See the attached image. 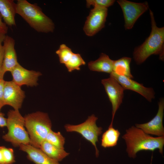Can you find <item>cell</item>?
Wrapping results in <instances>:
<instances>
[{
    "label": "cell",
    "mask_w": 164,
    "mask_h": 164,
    "mask_svg": "<svg viewBox=\"0 0 164 164\" xmlns=\"http://www.w3.org/2000/svg\"><path fill=\"white\" fill-rule=\"evenodd\" d=\"M122 138L126 144V152L131 158H135L137 153L142 151L153 152L158 149L160 153L163 154L164 136L153 137L132 126L126 130Z\"/></svg>",
    "instance_id": "obj_1"
},
{
    "label": "cell",
    "mask_w": 164,
    "mask_h": 164,
    "mask_svg": "<svg viewBox=\"0 0 164 164\" xmlns=\"http://www.w3.org/2000/svg\"><path fill=\"white\" fill-rule=\"evenodd\" d=\"M152 29L149 37L140 46L136 47L133 57L138 65L143 63L151 55H159V59H164V27L156 25L154 14L149 9Z\"/></svg>",
    "instance_id": "obj_2"
},
{
    "label": "cell",
    "mask_w": 164,
    "mask_h": 164,
    "mask_svg": "<svg viewBox=\"0 0 164 164\" xmlns=\"http://www.w3.org/2000/svg\"><path fill=\"white\" fill-rule=\"evenodd\" d=\"M16 9V13L37 32L47 33L53 32L55 25L53 21L36 4L26 0H18Z\"/></svg>",
    "instance_id": "obj_3"
},
{
    "label": "cell",
    "mask_w": 164,
    "mask_h": 164,
    "mask_svg": "<svg viewBox=\"0 0 164 164\" xmlns=\"http://www.w3.org/2000/svg\"><path fill=\"white\" fill-rule=\"evenodd\" d=\"M24 117L25 126L30 138V145L39 148L41 143L51 130L52 123L47 114L36 111Z\"/></svg>",
    "instance_id": "obj_4"
},
{
    "label": "cell",
    "mask_w": 164,
    "mask_h": 164,
    "mask_svg": "<svg viewBox=\"0 0 164 164\" xmlns=\"http://www.w3.org/2000/svg\"><path fill=\"white\" fill-rule=\"evenodd\" d=\"M7 133L2 136L5 141L15 147L21 144H30V138L25 126V119L19 110H11L7 114L6 126Z\"/></svg>",
    "instance_id": "obj_5"
},
{
    "label": "cell",
    "mask_w": 164,
    "mask_h": 164,
    "mask_svg": "<svg viewBox=\"0 0 164 164\" xmlns=\"http://www.w3.org/2000/svg\"><path fill=\"white\" fill-rule=\"evenodd\" d=\"M97 119V118L93 114L82 123L77 125L66 124L64 126L67 132H77L90 142L95 148L96 157L98 156L99 151L96 144L98 141V137L102 132V128L98 127L96 124Z\"/></svg>",
    "instance_id": "obj_6"
},
{
    "label": "cell",
    "mask_w": 164,
    "mask_h": 164,
    "mask_svg": "<svg viewBox=\"0 0 164 164\" xmlns=\"http://www.w3.org/2000/svg\"><path fill=\"white\" fill-rule=\"evenodd\" d=\"M117 1L123 12L124 27L126 29H132L139 17L149 8L147 2L136 3L126 0H118Z\"/></svg>",
    "instance_id": "obj_7"
},
{
    "label": "cell",
    "mask_w": 164,
    "mask_h": 164,
    "mask_svg": "<svg viewBox=\"0 0 164 164\" xmlns=\"http://www.w3.org/2000/svg\"><path fill=\"white\" fill-rule=\"evenodd\" d=\"M108 11V8L97 7L91 10L83 27L86 35L93 36L104 27Z\"/></svg>",
    "instance_id": "obj_8"
},
{
    "label": "cell",
    "mask_w": 164,
    "mask_h": 164,
    "mask_svg": "<svg viewBox=\"0 0 164 164\" xmlns=\"http://www.w3.org/2000/svg\"><path fill=\"white\" fill-rule=\"evenodd\" d=\"M101 83L111 104L112 118L110 125H113L115 114L122 102L124 90L115 79L111 76L102 79Z\"/></svg>",
    "instance_id": "obj_9"
},
{
    "label": "cell",
    "mask_w": 164,
    "mask_h": 164,
    "mask_svg": "<svg viewBox=\"0 0 164 164\" xmlns=\"http://www.w3.org/2000/svg\"><path fill=\"white\" fill-rule=\"evenodd\" d=\"M21 87L12 80L5 81L3 89L5 105L10 106L15 110L21 108L25 95Z\"/></svg>",
    "instance_id": "obj_10"
},
{
    "label": "cell",
    "mask_w": 164,
    "mask_h": 164,
    "mask_svg": "<svg viewBox=\"0 0 164 164\" xmlns=\"http://www.w3.org/2000/svg\"><path fill=\"white\" fill-rule=\"evenodd\" d=\"M158 109L155 116L149 122L135 124V127L141 129L145 133L157 137L164 136L163 119L164 110V99L162 98L158 103Z\"/></svg>",
    "instance_id": "obj_11"
},
{
    "label": "cell",
    "mask_w": 164,
    "mask_h": 164,
    "mask_svg": "<svg viewBox=\"0 0 164 164\" xmlns=\"http://www.w3.org/2000/svg\"><path fill=\"white\" fill-rule=\"evenodd\" d=\"M110 76L115 79L120 84L124 89L131 90L142 95L148 101L151 102L155 98V92L151 87L144 86L132 79L126 77L118 75L113 72L110 74Z\"/></svg>",
    "instance_id": "obj_12"
},
{
    "label": "cell",
    "mask_w": 164,
    "mask_h": 164,
    "mask_svg": "<svg viewBox=\"0 0 164 164\" xmlns=\"http://www.w3.org/2000/svg\"><path fill=\"white\" fill-rule=\"evenodd\" d=\"M10 72L12 81L20 87L23 85L31 87L36 86L38 78L42 75L40 72L26 69L19 63Z\"/></svg>",
    "instance_id": "obj_13"
},
{
    "label": "cell",
    "mask_w": 164,
    "mask_h": 164,
    "mask_svg": "<svg viewBox=\"0 0 164 164\" xmlns=\"http://www.w3.org/2000/svg\"><path fill=\"white\" fill-rule=\"evenodd\" d=\"M15 41L12 37L6 35L3 42L4 56L2 67L5 73L11 72L19 64L15 49Z\"/></svg>",
    "instance_id": "obj_14"
},
{
    "label": "cell",
    "mask_w": 164,
    "mask_h": 164,
    "mask_svg": "<svg viewBox=\"0 0 164 164\" xmlns=\"http://www.w3.org/2000/svg\"><path fill=\"white\" fill-rule=\"evenodd\" d=\"M19 148L20 150L27 153L28 159L35 164H60L59 162L48 156L40 149L30 144H21Z\"/></svg>",
    "instance_id": "obj_15"
},
{
    "label": "cell",
    "mask_w": 164,
    "mask_h": 164,
    "mask_svg": "<svg viewBox=\"0 0 164 164\" xmlns=\"http://www.w3.org/2000/svg\"><path fill=\"white\" fill-rule=\"evenodd\" d=\"M16 3L12 0H0V14L9 26L15 25Z\"/></svg>",
    "instance_id": "obj_16"
},
{
    "label": "cell",
    "mask_w": 164,
    "mask_h": 164,
    "mask_svg": "<svg viewBox=\"0 0 164 164\" xmlns=\"http://www.w3.org/2000/svg\"><path fill=\"white\" fill-rule=\"evenodd\" d=\"M114 62L108 55L102 53L98 59L89 62L88 65L91 70L110 74L113 72Z\"/></svg>",
    "instance_id": "obj_17"
},
{
    "label": "cell",
    "mask_w": 164,
    "mask_h": 164,
    "mask_svg": "<svg viewBox=\"0 0 164 164\" xmlns=\"http://www.w3.org/2000/svg\"><path fill=\"white\" fill-rule=\"evenodd\" d=\"M39 149L50 157L59 162L69 154L64 149L58 148L45 140L41 143Z\"/></svg>",
    "instance_id": "obj_18"
},
{
    "label": "cell",
    "mask_w": 164,
    "mask_h": 164,
    "mask_svg": "<svg viewBox=\"0 0 164 164\" xmlns=\"http://www.w3.org/2000/svg\"><path fill=\"white\" fill-rule=\"evenodd\" d=\"M131 60V58L127 57H123L114 60L112 72L130 79L133 78L130 67Z\"/></svg>",
    "instance_id": "obj_19"
},
{
    "label": "cell",
    "mask_w": 164,
    "mask_h": 164,
    "mask_svg": "<svg viewBox=\"0 0 164 164\" xmlns=\"http://www.w3.org/2000/svg\"><path fill=\"white\" fill-rule=\"evenodd\" d=\"M120 135L119 131L110 125L108 129L102 134L101 139V146L104 148L114 147L117 145Z\"/></svg>",
    "instance_id": "obj_20"
},
{
    "label": "cell",
    "mask_w": 164,
    "mask_h": 164,
    "mask_svg": "<svg viewBox=\"0 0 164 164\" xmlns=\"http://www.w3.org/2000/svg\"><path fill=\"white\" fill-rule=\"evenodd\" d=\"M45 141L60 149H64L65 138L60 132L50 130L47 134Z\"/></svg>",
    "instance_id": "obj_21"
},
{
    "label": "cell",
    "mask_w": 164,
    "mask_h": 164,
    "mask_svg": "<svg viewBox=\"0 0 164 164\" xmlns=\"http://www.w3.org/2000/svg\"><path fill=\"white\" fill-rule=\"evenodd\" d=\"M85 64V61L80 54L73 53L70 59L64 65L68 71L71 72L75 70H80V66Z\"/></svg>",
    "instance_id": "obj_22"
},
{
    "label": "cell",
    "mask_w": 164,
    "mask_h": 164,
    "mask_svg": "<svg viewBox=\"0 0 164 164\" xmlns=\"http://www.w3.org/2000/svg\"><path fill=\"white\" fill-rule=\"evenodd\" d=\"M56 53L59 56L60 63L64 64L70 59L73 53L71 49L63 44L60 45Z\"/></svg>",
    "instance_id": "obj_23"
},
{
    "label": "cell",
    "mask_w": 164,
    "mask_h": 164,
    "mask_svg": "<svg viewBox=\"0 0 164 164\" xmlns=\"http://www.w3.org/2000/svg\"><path fill=\"white\" fill-rule=\"evenodd\" d=\"M5 164H12L15 162L13 150L3 146H0Z\"/></svg>",
    "instance_id": "obj_24"
},
{
    "label": "cell",
    "mask_w": 164,
    "mask_h": 164,
    "mask_svg": "<svg viewBox=\"0 0 164 164\" xmlns=\"http://www.w3.org/2000/svg\"><path fill=\"white\" fill-rule=\"evenodd\" d=\"M86 6L89 8L91 5L94 7L105 8L112 6L115 2L114 0H87Z\"/></svg>",
    "instance_id": "obj_25"
},
{
    "label": "cell",
    "mask_w": 164,
    "mask_h": 164,
    "mask_svg": "<svg viewBox=\"0 0 164 164\" xmlns=\"http://www.w3.org/2000/svg\"><path fill=\"white\" fill-rule=\"evenodd\" d=\"M6 35L4 34H0V66L2 65L4 56V48L3 43Z\"/></svg>",
    "instance_id": "obj_26"
},
{
    "label": "cell",
    "mask_w": 164,
    "mask_h": 164,
    "mask_svg": "<svg viewBox=\"0 0 164 164\" xmlns=\"http://www.w3.org/2000/svg\"><path fill=\"white\" fill-rule=\"evenodd\" d=\"M5 81L0 80V111L2 108L5 106L3 100V89Z\"/></svg>",
    "instance_id": "obj_27"
},
{
    "label": "cell",
    "mask_w": 164,
    "mask_h": 164,
    "mask_svg": "<svg viewBox=\"0 0 164 164\" xmlns=\"http://www.w3.org/2000/svg\"><path fill=\"white\" fill-rule=\"evenodd\" d=\"M8 28L7 26L2 21L1 16L0 14V34L6 35L8 32Z\"/></svg>",
    "instance_id": "obj_28"
},
{
    "label": "cell",
    "mask_w": 164,
    "mask_h": 164,
    "mask_svg": "<svg viewBox=\"0 0 164 164\" xmlns=\"http://www.w3.org/2000/svg\"><path fill=\"white\" fill-rule=\"evenodd\" d=\"M6 126V118L4 113L0 111V127L3 128Z\"/></svg>",
    "instance_id": "obj_29"
},
{
    "label": "cell",
    "mask_w": 164,
    "mask_h": 164,
    "mask_svg": "<svg viewBox=\"0 0 164 164\" xmlns=\"http://www.w3.org/2000/svg\"><path fill=\"white\" fill-rule=\"evenodd\" d=\"M5 72L3 70L2 66H0V80L3 79L4 75Z\"/></svg>",
    "instance_id": "obj_30"
},
{
    "label": "cell",
    "mask_w": 164,
    "mask_h": 164,
    "mask_svg": "<svg viewBox=\"0 0 164 164\" xmlns=\"http://www.w3.org/2000/svg\"><path fill=\"white\" fill-rule=\"evenodd\" d=\"M0 164H5L2 153L0 150Z\"/></svg>",
    "instance_id": "obj_31"
}]
</instances>
